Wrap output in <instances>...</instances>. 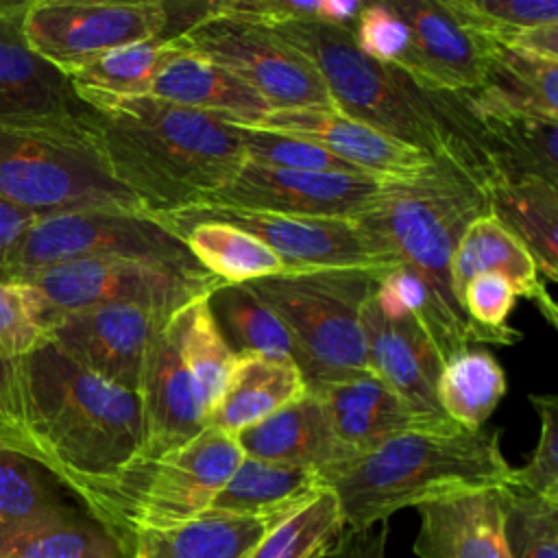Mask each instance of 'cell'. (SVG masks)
<instances>
[{
    "label": "cell",
    "instance_id": "6da1fadb",
    "mask_svg": "<svg viewBox=\"0 0 558 558\" xmlns=\"http://www.w3.org/2000/svg\"><path fill=\"white\" fill-rule=\"evenodd\" d=\"M85 122L113 179L159 218L201 205L246 157L227 118L155 96L85 102Z\"/></svg>",
    "mask_w": 558,
    "mask_h": 558
},
{
    "label": "cell",
    "instance_id": "7a4b0ae2",
    "mask_svg": "<svg viewBox=\"0 0 558 558\" xmlns=\"http://www.w3.org/2000/svg\"><path fill=\"white\" fill-rule=\"evenodd\" d=\"M28 438L24 456L74 490L113 475L142 451L137 392L120 388L46 342L20 360Z\"/></svg>",
    "mask_w": 558,
    "mask_h": 558
},
{
    "label": "cell",
    "instance_id": "3957f363",
    "mask_svg": "<svg viewBox=\"0 0 558 558\" xmlns=\"http://www.w3.org/2000/svg\"><path fill=\"white\" fill-rule=\"evenodd\" d=\"M510 471L499 429H464L451 418H440L331 464L318 471V477L338 497L344 527L366 530L403 508L501 488Z\"/></svg>",
    "mask_w": 558,
    "mask_h": 558
},
{
    "label": "cell",
    "instance_id": "277c9868",
    "mask_svg": "<svg viewBox=\"0 0 558 558\" xmlns=\"http://www.w3.org/2000/svg\"><path fill=\"white\" fill-rule=\"evenodd\" d=\"M272 31L320 74L331 107L399 142L458 166L482 190L484 159L471 140L462 109L447 92L418 87L401 68L366 57L353 31L323 22H286Z\"/></svg>",
    "mask_w": 558,
    "mask_h": 558
},
{
    "label": "cell",
    "instance_id": "5b68a950",
    "mask_svg": "<svg viewBox=\"0 0 558 558\" xmlns=\"http://www.w3.org/2000/svg\"><path fill=\"white\" fill-rule=\"evenodd\" d=\"M484 211V190L458 166L436 161L414 179L392 181L386 196L355 218L423 281L429 294L427 336L442 360L473 342L453 294L451 257L466 225Z\"/></svg>",
    "mask_w": 558,
    "mask_h": 558
},
{
    "label": "cell",
    "instance_id": "8992f818",
    "mask_svg": "<svg viewBox=\"0 0 558 558\" xmlns=\"http://www.w3.org/2000/svg\"><path fill=\"white\" fill-rule=\"evenodd\" d=\"M244 453L233 436L205 427L163 456H137L109 477L72 490L122 547L142 532L168 530L209 510Z\"/></svg>",
    "mask_w": 558,
    "mask_h": 558
},
{
    "label": "cell",
    "instance_id": "52a82bcc",
    "mask_svg": "<svg viewBox=\"0 0 558 558\" xmlns=\"http://www.w3.org/2000/svg\"><path fill=\"white\" fill-rule=\"evenodd\" d=\"M386 270H290L246 286L286 327L307 390L368 373L362 312Z\"/></svg>",
    "mask_w": 558,
    "mask_h": 558
},
{
    "label": "cell",
    "instance_id": "ba28073f",
    "mask_svg": "<svg viewBox=\"0 0 558 558\" xmlns=\"http://www.w3.org/2000/svg\"><path fill=\"white\" fill-rule=\"evenodd\" d=\"M0 198L35 218L83 211H144L113 179L83 120L0 124Z\"/></svg>",
    "mask_w": 558,
    "mask_h": 558
},
{
    "label": "cell",
    "instance_id": "9c48e42d",
    "mask_svg": "<svg viewBox=\"0 0 558 558\" xmlns=\"http://www.w3.org/2000/svg\"><path fill=\"white\" fill-rule=\"evenodd\" d=\"M120 257L183 270H205L181 238L144 211L83 209L44 216L26 231L15 259L11 283L33 272L74 259Z\"/></svg>",
    "mask_w": 558,
    "mask_h": 558
},
{
    "label": "cell",
    "instance_id": "30bf717a",
    "mask_svg": "<svg viewBox=\"0 0 558 558\" xmlns=\"http://www.w3.org/2000/svg\"><path fill=\"white\" fill-rule=\"evenodd\" d=\"M22 283L37 290L54 323L68 314L105 305H142L174 314L225 286L207 270H183L120 257L46 266Z\"/></svg>",
    "mask_w": 558,
    "mask_h": 558
},
{
    "label": "cell",
    "instance_id": "8fae6325",
    "mask_svg": "<svg viewBox=\"0 0 558 558\" xmlns=\"http://www.w3.org/2000/svg\"><path fill=\"white\" fill-rule=\"evenodd\" d=\"M177 37L238 76L270 109L331 107L316 68L266 24L220 13L207 2V11Z\"/></svg>",
    "mask_w": 558,
    "mask_h": 558
},
{
    "label": "cell",
    "instance_id": "7c38bea8",
    "mask_svg": "<svg viewBox=\"0 0 558 558\" xmlns=\"http://www.w3.org/2000/svg\"><path fill=\"white\" fill-rule=\"evenodd\" d=\"M159 0H26L22 31L28 46L65 76L113 48L166 35Z\"/></svg>",
    "mask_w": 558,
    "mask_h": 558
},
{
    "label": "cell",
    "instance_id": "4fadbf2b",
    "mask_svg": "<svg viewBox=\"0 0 558 558\" xmlns=\"http://www.w3.org/2000/svg\"><path fill=\"white\" fill-rule=\"evenodd\" d=\"M166 229L194 222H222L255 235L275 251L290 270L316 268H371L388 270L399 266L397 257L357 220L305 218L233 207H187L155 218Z\"/></svg>",
    "mask_w": 558,
    "mask_h": 558
},
{
    "label": "cell",
    "instance_id": "5bb4252c",
    "mask_svg": "<svg viewBox=\"0 0 558 558\" xmlns=\"http://www.w3.org/2000/svg\"><path fill=\"white\" fill-rule=\"evenodd\" d=\"M390 185L392 181L368 174L279 170L244 161L238 174L209 194L201 205L355 220L373 209L386 196Z\"/></svg>",
    "mask_w": 558,
    "mask_h": 558
},
{
    "label": "cell",
    "instance_id": "9a60e30c",
    "mask_svg": "<svg viewBox=\"0 0 558 558\" xmlns=\"http://www.w3.org/2000/svg\"><path fill=\"white\" fill-rule=\"evenodd\" d=\"M172 314L142 305H105L59 318L48 336L89 373L137 392L146 351Z\"/></svg>",
    "mask_w": 558,
    "mask_h": 558
},
{
    "label": "cell",
    "instance_id": "2e32d148",
    "mask_svg": "<svg viewBox=\"0 0 558 558\" xmlns=\"http://www.w3.org/2000/svg\"><path fill=\"white\" fill-rule=\"evenodd\" d=\"M181 310L148 344L137 399L142 410L140 456H163L190 442L207 427L196 386L181 355Z\"/></svg>",
    "mask_w": 558,
    "mask_h": 558
},
{
    "label": "cell",
    "instance_id": "e0dca14e",
    "mask_svg": "<svg viewBox=\"0 0 558 558\" xmlns=\"http://www.w3.org/2000/svg\"><path fill=\"white\" fill-rule=\"evenodd\" d=\"M255 126L312 140L364 174L386 181L414 179L436 163L429 153L344 116L336 107L270 109Z\"/></svg>",
    "mask_w": 558,
    "mask_h": 558
},
{
    "label": "cell",
    "instance_id": "ac0fdd59",
    "mask_svg": "<svg viewBox=\"0 0 558 558\" xmlns=\"http://www.w3.org/2000/svg\"><path fill=\"white\" fill-rule=\"evenodd\" d=\"M22 11L24 2L0 0V124L83 120L87 105L68 76L28 46Z\"/></svg>",
    "mask_w": 558,
    "mask_h": 558
},
{
    "label": "cell",
    "instance_id": "d6986e66",
    "mask_svg": "<svg viewBox=\"0 0 558 558\" xmlns=\"http://www.w3.org/2000/svg\"><path fill=\"white\" fill-rule=\"evenodd\" d=\"M410 31L401 70L427 92L466 94L482 83L477 37L447 9L445 0H388Z\"/></svg>",
    "mask_w": 558,
    "mask_h": 558
},
{
    "label": "cell",
    "instance_id": "ffe728a7",
    "mask_svg": "<svg viewBox=\"0 0 558 558\" xmlns=\"http://www.w3.org/2000/svg\"><path fill=\"white\" fill-rule=\"evenodd\" d=\"M362 329L368 371L418 412L442 414L436 384L445 360L418 318L390 320L375 307L371 296L362 312Z\"/></svg>",
    "mask_w": 558,
    "mask_h": 558
},
{
    "label": "cell",
    "instance_id": "44dd1931",
    "mask_svg": "<svg viewBox=\"0 0 558 558\" xmlns=\"http://www.w3.org/2000/svg\"><path fill=\"white\" fill-rule=\"evenodd\" d=\"M312 392L323 401L333 438L347 460L401 432L447 418L418 412L371 371L318 386Z\"/></svg>",
    "mask_w": 558,
    "mask_h": 558
},
{
    "label": "cell",
    "instance_id": "7402d4cb",
    "mask_svg": "<svg viewBox=\"0 0 558 558\" xmlns=\"http://www.w3.org/2000/svg\"><path fill=\"white\" fill-rule=\"evenodd\" d=\"M418 558H510L499 488L469 490L416 506Z\"/></svg>",
    "mask_w": 558,
    "mask_h": 558
},
{
    "label": "cell",
    "instance_id": "603a6c76",
    "mask_svg": "<svg viewBox=\"0 0 558 558\" xmlns=\"http://www.w3.org/2000/svg\"><path fill=\"white\" fill-rule=\"evenodd\" d=\"M477 37V35H475ZM482 83L456 94L471 113H532L558 120V61L477 37Z\"/></svg>",
    "mask_w": 558,
    "mask_h": 558
},
{
    "label": "cell",
    "instance_id": "cb8c5ba5",
    "mask_svg": "<svg viewBox=\"0 0 558 558\" xmlns=\"http://www.w3.org/2000/svg\"><path fill=\"white\" fill-rule=\"evenodd\" d=\"M466 113L488 170V185L517 179L558 185V120L532 113Z\"/></svg>",
    "mask_w": 558,
    "mask_h": 558
},
{
    "label": "cell",
    "instance_id": "d4e9b609",
    "mask_svg": "<svg viewBox=\"0 0 558 558\" xmlns=\"http://www.w3.org/2000/svg\"><path fill=\"white\" fill-rule=\"evenodd\" d=\"M174 39L177 50L155 76L150 96L179 107L222 116L231 124L255 126L266 118L270 107L259 94L218 63L185 48L177 35Z\"/></svg>",
    "mask_w": 558,
    "mask_h": 558
},
{
    "label": "cell",
    "instance_id": "484cf974",
    "mask_svg": "<svg viewBox=\"0 0 558 558\" xmlns=\"http://www.w3.org/2000/svg\"><path fill=\"white\" fill-rule=\"evenodd\" d=\"M233 438L246 458L268 462L323 471L347 460V453L333 438L323 401L312 390L240 429Z\"/></svg>",
    "mask_w": 558,
    "mask_h": 558
},
{
    "label": "cell",
    "instance_id": "4316f807",
    "mask_svg": "<svg viewBox=\"0 0 558 558\" xmlns=\"http://www.w3.org/2000/svg\"><path fill=\"white\" fill-rule=\"evenodd\" d=\"M480 272L506 277L517 296L530 299L549 325H558V310L536 268L530 251L490 214L484 211L462 231L451 257V286L460 303V292Z\"/></svg>",
    "mask_w": 558,
    "mask_h": 558
},
{
    "label": "cell",
    "instance_id": "83f0119b",
    "mask_svg": "<svg viewBox=\"0 0 558 558\" xmlns=\"http://www.w3.org/2000/svg\"><path fill=\"white\" fill-rule=\"evenodd\" d=\"M305 392V379L292 360L238 353L229 384L207 416V427L235 436Z\"/></svg>",
    "mask_w": 558,
    "mask_h": 558
},
{
    "label": "cell",
    "instance_id": "f1b7e54d",
    "mask_svg": "<svg viewBox=\"0 0 558 558\" xmlns=\"http://www.w3.org/2000/svg\"><path fill=\"white\" fill-rule=\"evenodd\" d=\"M323 488L314 469L244 456L216 493L209 510L277 523Z\"/></svg>",
    "mask_w": 558,
    "mask_h": 558
},
{
    "label": "cell",
    "instance_id": "f546056e",
    "mask_svg": "<svg viewBox=\"0 0 558 558\" xmlns=\"http://www.w3.org/2000/svg\"><path fill=\"white\" fill-rule=\"evenodd\" d=\"M270 525L207 510L181 525L135 534L120 549L124 558H246Z\"/></svg>",
    "mask_w": 558,
    "mask_h": 558
},
{
    "label": "cell",
    "instance_id": "4dcf8cb0",
    "mask_svg": "<svg viewBox=\"0 0 558 558\" xmlns=\"http://www.w3.org/2000/svg\"><path fill=\"white\" fill-rule=\"evenodd\" d=\"M488 211L530 251L543 279H558V185L541 179L493 181Z\"/></svg>",
    "mask_w": 558,
    "mask_h": 558
},
{
    "label": "cell",
    "instance_id": "1f68e13d",
    "mask_svg": "<svg viewBox=\"0 0 558 558\" xmlns=\"http://www.w3.org/2000/svg\"><path fill=\"white\" fill-rule=\"evenodd\" d=\"M174 50V35L126 44L76 68L68 81L81 102L148 96L155 76Z\"/></svg>",
    "mask_w": 558,
    "mask_h": 558
},
{
    "label": "cell",
    "instance_id": "d6a6232c",
    "mask_svg": "<svg viewBox=\"0 0 558 558\" xmlns=\"http://www.w3.org/2000/svg\"><path fill=\"white\" fill-rule=\"evenodd\" d=\"M168 231L181 238L196 264L222 283H248L288 272L275 251L231 225L205 220Z\"/></svg>",
    "mask_w": 558,
    "mask_h": 558
},
{
    "label": "cell",
    "instance_id": "836d02e7",
    "mask_svg": "<svg viewBox=\"0 0 558 558\" xmlns=\"http://www.w3.org/2000/svg\"><path fill=\"white\" fill-rule=\"evenodd\" d=\"M506 390V375L495 355L466 347L445 360L436 399L447 418L464 429H482Z\"/></svg>",
    "mask_w": 558,
    "mask_h": 558
},
{
    "label": "cell",
    "instance_id": "e575fe53",
    "mask_svg": "<svg viewBox=\"0 0 558 558\" xmlns=\"http://www.w3.org/2000/svg\"><path fill=\"white\" fill-rule=\"evenodd\" d=\"M0 558H124V554L100 523L70 508L0 534Z\"/></svg>",
    "mask_w": 558,
    "mask_h": 558
},
{
    "label": "cell",
    "instance_id": "d590c367",
    "mask_svg": "<svg viewBox=\"0 0 558 558\" xmlns=\"http://www.w3.org/2000/svg\"><path fill=\"white\" fill-rule=\"evenodd\" d=\"M214 318L238 353L264 355L270 360H292L294 351L281 320L242 283H225L209 294Z\"/></svg>",
    "mask_w": 558,
    "mask_h": 558
},
{
    "label": "cell",
    "instance_id": "8d00e7d4",
    "mask_svg": "<svg viewBox=\"0 0 558 558\" xmlns=\"http://www.w3.org/2000/svg\"><path fill=\"white\" fill-rule=\"evenodd\" d=\"M342 530L338 497L323 488L307 504L272 523L246 558H327Z\"/></svg>",
    "mask_w": 558,
    "mask_h": 558
},
{
    "label": "cell",
    "instance_id": "74e56055",
    "mask_svg": "<svg viewBox=\"0 0 558 558\" xmlns=\"http://www.w3.org/2000/svg\"><path fill=\"white\" fill-rule=\"evenodd\" d=\"M181 355L196 386L205 416H209L229 384L235 353L227 344L214 318L209 294L185 305L181 310Z\"/></svg>",
    "mask_w": 558,
    "mask_h": 558
},
{
    "label": "cell",
    "instance_id": "f35d334b",
    "mask_svg": "<svg viewBox=\"0 0 558 558\" xmlns=\"http://www.w3.org/2000/svg\"><path fill=\"white\" fill-rule=\"evenodd\" d=\"M57 480L35 460L0 445V534L70 510Z\"/></svg>",
    "mask_w": 558,
    "mask_h": 558
},
{
    "label": "cell",
    "instance_id": "ab89813d",
    "mask_svg": "<svg viewBox=\"0 0 558 558\" xmlns=\"http://www.w3.org/2000/svg\"><path fill=\"white\" fill-rule=\"evenodd\" d=\"M499 501L510 558H558V501L512 484L499 488Z\"/></svg>",
    "mask_w": 558,
    "mask_h": 558
},
{
    "label": "cell",
    "instance_id": "60d3db41",
    "mask_svg": "<svg viewBox=\"0 0 558 558\" xmlns=\"http://www.w3.org/2000/svg\"><path fill=\"white\" fill-rule=\"evenodd\" d=\"M231 124V122H229ZM240 137L246 161L301 172H340V174H364L355 166L331 155L312 140L277 133L268 129L231 124Z\"/></svg>",
    "mask_w": 558,
    "mask_h": 558
},
{
    "label": "cell",
    "instance_id": "b9f144b4",
    "mask_svg": "<svg viewBox=\"0 0 558 558\" xmlns=\"http://www.w3.org/2000/svg\"><path fill=\"white\" fill-rule=\"evenodd\" d=\"M456 20L477 37L508 44L530 26L556 24V0H445Z\"/></svg>",
    "mask_w": 558,
    "mask_h": 558
},
{
    "label": "cell",
    "instance_id": "7bdbcfd3",
    "mask_svg": "<svg viewBox=\"0 0 558 558\" xmlns=\"http://www.w3.org/2000/svg\"><path fill=\"white\" fill-rule=\"evenodd\" d=\"M54 320L28 283L0 281V351L9 360H24L48 342Z\"/></svg>",
    "mask_w": 558,
    "mask_h": 558
},
{
    "label": "cell",
    "instance_id": "ee69618b",
    "mask_svg": "<svg viewBox=\"0 0 558 558\" xmlns=\"http://www.w3.org/2000/svg\"><path fill=\"white\" fill-rule=\"evenodd\" d=\"M517 292L506 277L480 272L469 279L460 292V307L471 325L473 342L512 344L521 340V331L508 325Z\"/></svg>",
    "mask_w": 558,
    "mask_h": 558
},
{
    "label": "cell",
    "instance_id": "f6af8a7d",
    "mask_svg": "<svg viewBox=\"0 0 558 558\" xmlns=\"http://www.w3.org/2000/svg\"><path fill=\"white\" fill-rule=\"evenodd\" d=\"M530 401L541 418L538 442L527 464L510 471L508 484L547 501H558V397L530 395Z\"/></svg>",
    "mask_w": 558,
    "mask_h": 558
},
{
    "label": "cell",
    "instance_id": "bcb514c9",
    "mask_svg": "<svg viewBox=\"0 0 558 558\" xmlns=\"http://www.w3.org/2000/svg\"><path fill=\"white\" fill-rule=\"evenodd\" d=\"M355 46L377 63L401 65L410 48V31L395 9L384 2H364L353 26Z\"/></svg>",
    "mask_w": 558,
    "mask_h": 558
},
{
    "label": "cell",
    "instance_id": "7dc6e473",
    "mask_svg": "<svg viewBox=\"0 0 558 558\" xmlns=\"http://www.w3.org/2000/svg\"><path fill=\"white\" fill-rule=\"evenodd\" d=\"M373 303L390 320H401L408 316L418 318L427 331L429 294L423 281L410 268L399 264L381 272L373 292Z\"/></svg>",
    "mask_w": 558,
    "mask_h": 558
},
{
    "label": "cell",
    "instance_id": "c3c4849f",
    "mask_svg": "<svg viewBox=\"0 0 558 558\" xmlns=\"http://www.w3.org/2000/svg\"><path fill=\"white\" fill-rule=\"evenodd\" d=\"M28 438L22 364L0 351V445L24 453Z\"/></svg>",
    "mask_w": 558,
    "mask_h": 558
},
{
    "label": "cell",
    "instance_id": "681fc988",
    "mask_svg": "<svg viewBox=\"0 0 558 558\" xmlns=\"http://www.w3.org/2000/svg\"><path fill=\"white\" fill-rule=\"evenodd\" d=\"M35 220L26 209L0 198V281H11L15 253Z\"/></svg>",
    "mask_w": 558,
    "mask_h": 558
},
{
    "label": "cell",
    "instance_id": "f907efd6",
    "mask_svg": "<svg viewBox=\"0 0 558 558\" xmlns=\"http://www.w3.org/2000/svg\"><path fill=\"white\" fill-rule=\"evenodd\" d=\"M386 523L381 530L344 527L327 558H386Z\"/></svg>",
    "mask_w": 558,
    "mask_h": 558
}]
</instances>
